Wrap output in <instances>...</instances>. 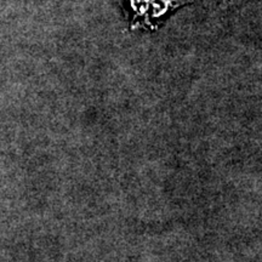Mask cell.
Listing matches in <instances>:
<instances>
[{
  "mask_svg": "<svg viewBox=\"0 0 262 262\" xmlns=\"http://www.w3.org/2000/svg\"><path fill=\"white\" fill-rule=\"evenodd\" d=\"M129 15L131 31H156L182 6L194 0H120Z\"/></svg>",
  "mask_w": 262,
  "mask_h": 262,
  "instance_id": "cell-1",
  "label": "cell"
},
{
  "mask_svg": "<svg viewBox=\"0 0 262 262\" xmlns=\"http://www.w3.org/2000/svg\"><path fill=\"white\" fill-rule=\"evenodd\" d=\"M219 5L225 10H231V9H237L239 6H242L248 0H217Z\"/></svg>",
  "mask_w": 262,
  "mask_h": 262,
  "instance_id": "cell-2",
  "label": "cell"
}]
</instances>
